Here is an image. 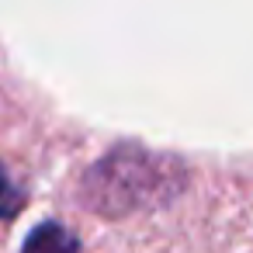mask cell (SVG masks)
<instances>
[{
	"instance_id": "6da1fadb",
	"label": "cell",
	"mask_w": 253,
	"mask_h": 253,
	"mask_svg": "<svg viewBox=\"0 0 253 253\" xmlns=\"http://www.w3.org/2000/svg\"><path fill=\"white\" fill-rule=\"evenodd\" d=\"M180 184L184 167L173 156H160L142 146H115L87 170L84 201L104 218H122L128 211L170 201Z\"/></svg>"
},
{
	"instance_id": "7a4b0ae2",
	"label": "cell",
	"mask_w": 253,
	"mask_h": 253,
	"mask_svg": "<svg viewBox=\"0 0 253 253\" xmlns=\"http://www.w3.org/2000/svg\"><path fill=\"white\" fill-rule=\"evenodd\" d=\"M21 253H80V243H77V236H73L66 225H59V222H42V225H35V229L28 232Z\"/></svg>"
},
{
	"instance_id": "3957f363",
	"label": "cell",
	"mask_w": 253,
	"mask_h": 253,
	"mask_svg": "<svg viewBox=\"0 0 253 253\" xmlns=\"http://www.w3.org/2000/svg\"><path fill=\"white\" fill-rule=\"evenodd\" d=\"M21 205H25L21 187L7 177V167L0 163V218H14V215L21 211Z\"/></svg>"
}]
</instances>
